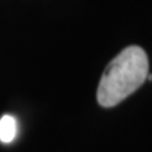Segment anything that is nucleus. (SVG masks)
Returning <instances> with one entry per match:
<instances>
[{
    "label": "nucleus",
    "instance_id": "nucleus-1",
    "mask_svg": "<svg viewBox=\"0 0 152 152\" xmlns=\"http://www.w3.org/2000/svg\"><path fill=\"white\" fill-rule=\"evenodd\" d=\"M148 57L138 46H129L117 55L104 70L96 98L104 108H112L129 96L147 80Z\"/></svg>",
    "mask_w": 152,
    "mask_h": 152
},
{
    "label": "nucleus",
    "instance_id": "nucleus-2",
    "mask_svg": "<svg viewBox=\"0 0 152 152\" xmlns=\"http://www.w3.org/2000/svg\"><path fill=\"white\" fill-rule=\"evenodd\" d=\"M17 136V121L13 115H3L0 118V141L10 143Z\"/></svg>",
    "mask_w": 152,
    "mask_h": 152
}]
</instances>
